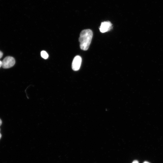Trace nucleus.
<instances>
[{
	"instance_id": "7ed1b4c3",
	"label": "nucleus",
	"mask_w": 163,
	"mask_h": 163,
	"mask_svg": "<svg viewBox=\"0 0 163 163\" xmlns=\"http://www.w3.org/2000/svg\"><path fill=\"white\" fill-rule=\"evenodd\" d=\"M82 61V59L79 56H77L75 57L72 63V69L75 71L79 70L81 67Z\"/></svg>"
},
{
	"instance_id": "9b49d317",
	"label": "nucleus",
	"mask_w": 163,
	"mask_h": 163,
	"mask_svg": "<svg viewBox=\"0 0 163 163\" xmlns=\"http://www.w3.org/2000/svg\"><path fill=\"white\" fill-rule=\"evenodd\" d=\"M143 163H150L148 162H145Z\"/></svg>"
},
{
	"instance_id": "f03ea898",
	"label": "nucleus",
	"mask_w": 163,
	"mask_h": 163,
	"mask_svg": "<svg viewBox=\"0 0 163 163\" xmlns=\"http://www.w3.org/2000/svg\"><path fill=\"white\" fill-rule=\"evenodd\" d=\"M15 60L13 57L8 56L2 61V67L4 69H8L13 67L15 64Z\"/></svg>"
},
{
	"instance_id": "6e6552de",
	"label": "nucleus",
	"mask_w": 163,
	"mask_h": 163,
	"mask_svg": "<svg viewBox=\"0 0 163 163\" xmlns=\"http://www.w3.org/2000/svg\"><path fill=\"white\" fill-rule=\"evenodd\" d=\"M2 66V61L0 60V68H1Z\"/></svg>"
},
{
	"instance_id": "0eeeda50",
	"label": "nucleus",
	"mask_w": 163,
	"mask_h": 163,
	"mask_svg": "<svg viewBox=\"0 0 163 163\" xmlns=\"http://www.w3.org/2000/svg\"><path fill=\"white\" fill-rule=\"evenodd\" d=\"M132 163H139L138 162L137 160H135L133 161Z\"/></svg>"
},
{
	"instance_id": "1a4fd4ad",
	"label": "nucleus",
	"mask_w": 163,
	"mask_h": 163,
	"mask_svg": "<svg viewBox=\"0 0 163 163\" xmlns=\"http://www.w3.org/2000/svg\"><path fill=\"white\" fill-rule=\"evenodd\" d=\"M2 124V121L1 119H0V126H1ZM0 131H1V129H0Z\"/></svg>"
},
{
	"instance_id": "39448f33",
	"label": "nucleus",
	"mask_w": 163,
	"mask_h": 163,
	"mask_svg": "<svg viewBox=\"0 0 163 163\" xmlns=\"http://www.w3.org/2000/svg\"><path fill=\"white\" fill-rule=\"evenodd\" d=\"M41 56L44 59H46L48 57V55L46 51H42L41 52Z\"/></svg>"
},
{
	"instance_id": "423d86ee",
	"label": "nucleus",
	"mask_w": 163,
	"mask_h": 163,
	"mask_svg": "<svg viewBox=\"0 0 163 163\" xmlns=\"http://www.w3.org/2000/svg\"><path fill=\"white\" fill-rule=\"evenodd\" d=\"M3 53L2 51H0V59H1L3 56Z\"/></svg>"
},
{
	"instance_id": "f257e3e1",
	"label": "nucleus",
	"mask_w": 163,
	"mask_h": 163,
	"mask_svg": "<svg viewBox=\"0 0 163 163\" xmlns=\"http://www.w3.org/2000/svg\"><path fill=\"white\" fill-rule=\"evenodd\" d=\"M93 36V33L91 30H85L81 32L79 38L81 49L84 51L88 50L91 43Z\"/></svg>"
},
{
	"instance_id": "9d476101",
	"label": "nucleus",
	"mask_w": 163,
	"mask_h": 163,
	"mask_svg": "<svg viewBox=\"0 0 163 163\" xmlns=\"http://www.w3.org/2000/svg\"><path fill=\"white\" fill-rule=\"evenodd\" d=\"M2 137V135L1 133H0V139H1Z\"/></svg>"
},
{
	"instance_id": "20e7f679",
	"label": "nucleus",
	"mask_w": 163,
	"mask_h": 163,
	"mask_svg": "<svg viewBox=\"0 0 163 163\" xmlns=\"http://www.w3.org/2000/svg\"><path fill=\"white\" fill-rule=\"evenodd\" d=\"M112 28L111 23L110 21H105L102 23L99 30L101 32L104 33L110 31Z\"/></svg>"
}]
</instances>
